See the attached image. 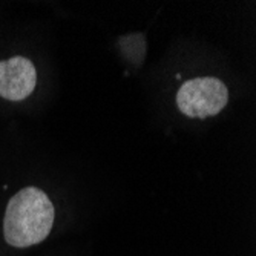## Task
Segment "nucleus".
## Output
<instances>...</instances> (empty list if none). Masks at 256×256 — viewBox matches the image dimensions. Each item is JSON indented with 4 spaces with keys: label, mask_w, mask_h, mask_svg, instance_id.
I'll return each instance as SVG.
<instances>
[{
    "label": "nucleus",
    "mask_w": 256,
    "mask_h": 256,
    "mask_svg": "<svg viewBox=\"0 0 256 256\" xmlns=\"http://www.w3.org/2000/svg\"><path fill=\"white\" fill-rule=\"evenodd\" d=\"M37 84L34 63L16 56L0 62V97L10 102H22L32 94Z\"/></svg>",
    "instance_id": "nucleus-3"
},
{
    "label": "nucleus",
    "mask_w": 256,
    "mask_h": 256,
    "mask_svg": "<svg viewBox=\"0 0 256 256\" xmlns=\"http://www.w3.org/2000/svg\"><path fill=\"white\" fill-rule=\"evenodd\" d=\"M228 100L226 84L215 77H200L182 83L176 94L178 109L189 118H207L220 114Z\"/></svg>",
    "instance_id": "nucleus-2"
},
{
    "label": "nucleus",
    "mask_w": 256,
    "mask_h": 256,
    "mask_svg": "<svg viewBox=\"0 0 256 256\" xmlns=\"http://www.w3.org/2000/svg\"><path fill=\"white\" fill-rule=\"evenodd\" d=\"M54 216V204L50 196L37 188H25L6 206L4 238L16 248L40 244L51 234Z\"/></svg>",
    "instance_id": "nucleus-1"
}]
</instances>
